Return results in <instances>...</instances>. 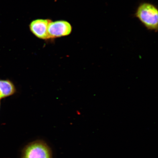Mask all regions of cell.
<instances>
[{"label": "cell", "instance_id": "8992f818", "mask_svg": "<svg viewBox=\"0 0 158 158\" xmlns=\"http://www.w3.org/2000/svg\"><path fill=\"white\" fill-rule=\"evenodd\" d=\"M0 107H1V102H0Z\"/></svg>", "mask_w": 158, "mask_h": 158}, {"label": "cell", "instance_id": "6da1fadb", "mask_svg": "<svg viewBox=\"0 0 158 158\" xmlns=\"http://www.w3.org/2000/svg\"><path fill=\"white\" fill-rule=\"evenodd\" d=\"M134 16L148 30L157 32L158 10L156 6L148 2H143L138 6Z\"/></svg>", "mask_w": 158, "mask_h": 158}, {"label": "cell", "instance_id": "277c9868", "mask_svg": "<svg viewBox=\"0 0 158 158\" xmlns=\"http://www.w3.org/2000/svg\"><path fill=\"white\" fill-rule=\"evenodd\" d=\"M51 21L48 19H35L30 24V30L37 38L43 40L49 39L48 29Z\"/></svg>", "mask_w": 158, "mask_h": 158}, {"label": "cell", "instance_id": "7a4b0ae2", "mask_svg": "<svg viewBox=\"0 0 158 158\" xmlns=\"http://www.w3.org/2000/svg\"><path fill=\"white\" fill-rule=\"evenodd\" d=\"M22 158H52V153L46 143L37 141L29 144L25 147Z\"/></svg>", "mask_w": 158, "mask_h": 158}, {"label": "cell", "instance_id": "5b68a950", "mask_svg": "<svg viewBox=\"0 0 158 158\" xmlns=\"http://www.w3.org/2000/svg\"><path fill=\"white\" fill-rule=\"evenodd\" d=\"M16 92L12 82L9 80H0V100L12 96Z\"/></svg>", "mask_w": 158, "mask_h": 158}, {"label": "cell", "instance_id": "3957f363", "mask_svg": "<svg viewBox=\"0 0 158 158\" xmlns=\"http://www.w3.org/2000/svg\"><path fill=\"white\" fill-rule=\"evenodd\" d=\"M72 25L68 21H51L49 23L48 29L49 39L67 36L72 33Z\"/></svg>", "mask_w": 158, "mask_h": 158}]
</instances>
